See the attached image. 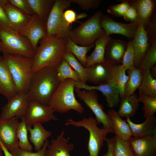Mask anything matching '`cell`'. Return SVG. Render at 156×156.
<instances>
[{
	"instance_id": "6da1fadb",
	"label": "cell",
	"mask_w": 156,
	"mask_h": 156,
	"mask_svg": "<svg viewBox=\"0 0 156 156\" xmlns=\"http://www.w3.org/2000/svg\"><path fill=\"white\" fill-rule=\"evenodd\" d=\"M67 37L46 36L40 40L33 58L34 74L45 67L56 68L58 66L66 51Z\"/></svg>"
},
{
	"instance_id": "7a4b0ae2",
	"label": "cell",
	"mask_w": 156,
	"mask_h": 156,
	"mask_svg": "<svg viewBox=\"0 0 156 156\" xmlns=\"http://www.w3.org/2000/svg\"><path fill=\"white\" fill-rule=\"evenodd\" d=\"M61 81L55 68L46 67L34 74L27 95L29 101L48 105L49 101Z\"/></svg>"
},
{
	"instance_id": "3957f363",
	"label": "cell",
	"mask_w": 156,
	"mask_h": 156,
	"mask_svg": "<svg viewBox=\"0 0 156 156\" xmlns=\"http://www.w3.org/2000/svg\"><path fill=\"white\" fill-rule=\"evenodd\" d=\"M0 52L33 58L35 51L29 40L9 26L0 24Z\"/></svg>"
},
{
	"instance_id": "277c9868",
	"label": "cell",
	"mask_w": 156,
	"mask_h": 156,
	"mask_svg": "<svg viewBox=\"0 0 156 156\" xmlns=\"http://www.w3.org/2000/svg\"><path fill=\"white\" fill-rule=\"evenodd\" d=\"M3 56L18 93L27 94L34 75L33 58L7 53Z\"/></svg>"
},
{
	"instance_id": "5b68a950",
	"label": "cell",
	"mask_w": 156,
	"mask_h": 156,
	"mask_svg": "<svg viewBox=\"0 0 156 156\" xmlns=\"http://www.w3.org/2000/svg\"><path fill=\"white\" fill-rule=\"evenodd\" d=\"M76 82L70 78L61 82L48 103L55 112L63 114L73 110L79 114L83 112V107L77 100L74 94Z\"/></svg>"
},
{
	"instance_id": "8992f818",
	"label": "cell",
	"mask_w": 156,
	"mask_h": 156,
	"mask_svg": "<svg viewBox=\"0 0 156 156\" xmlns=\"http://www.w3.org/2000/svg\"><path fill=\"white\" fill-rule=\"evenodd\" d=\"M102 13L97 11L86 21L81 23L76 28L71 29L68 37L77 44L90 46L100 37L105 34L100 23Z\"/></svg>"
},
{
	"instance_id": "52a82bcc",
	"label": "cell",
	"mask_w": 156,
	"mask_h": 156,
	"mask_svg": "<svg viewBox=\"0 0 156 156\" xmlns=\"http://www.w3.org/2000/svg\"><path fill=\"white\" fill-rule=\"evenodd\" d=\"M98 124L95 118L91 117L84 118L78 121L74 120L72 118L65 121L66 125L83 127L88 131L89 136L87 147L89 156H99L107 135L112 133L108 129L99 128Z\"/></svg>"
},
{
	"instance_id": "ba28073f",
	"label": "cell",
	"mask_w": 156,
	"mask_h": 156,
	"mask_svg": "<svg viewBox=\"0 0 156 156\" xmlns=\"http://www.w3.org/2000/svg\"><path fill=\"white\" fill-rule=\"evenodd\" d=\"M70 5L68 0H55L46 22L47 36L68 37L71 26L65 22L64 13Z\"/></svg>"
},
{
	"instance_id": "9c48e42d",
	"label": "cell",
	"mask_w": 156,
	"mask_h": 156,
	"mask_svg": "<svg viewBox=\"0 0 156 156\" xmlns=\"http://www.w3.org/2000/svg\"><path fill=\"white\" fill-rule=\"evenodd\" d=\"M74 90L78 97L83 101L94 114L98 124L101 123L103 128L109 129L112 133H114L112 122L107 114L104 111L102 105L99 103L96 90L86 91L75 88Z\"/></svg>"
},
{
	"instance_id": "30bf717a",
	"label": "cell",
	"mask_w": 156,
	"mask_h": 156,
	"mask_svg": "<svg viewBox=\"0 0 156 156\" xmlns=\"http://www.w3.org/2000/svg\"><path fill=\"white\" fill-rule=\"evenodd\" d=\"M54 110L49 105H43L38 102L30 101L25 118L27 129L37 122L45 123L58 118L54 114Z\"/></svg>"
},
{
	"instance_id": "8fae6325",
	"label": "cell",
	"mask_w": 156,
	"mask_h": 156,
	"mask_svg": "<svg viewBox=\"0 0 156 156\" xmlns=\"http://www.w3.org/2000/svg\"><path fill=\"white\" fill-rule=\"evenodd\" d=\"M29 102L27 94L18 93L8 100V103L3 106L0 118L14 117L21 119L25 118Z\"/></svg>"
},
{
	"instance_id": "7c38bea8",
	"label": "cell",
	"mask_w": 156,
	"mask_h": 156,
	"mask_svg": "<svg viewBox=\"0 0 156 156\" xmlns=\"http://www.w3.org/2000/svg\"><path fill=\"white\" fill-rule=\"evenodd\" d=\"M100 23L106 35L119 34L126 37L129 40H132L136 33L138 23H125L119 22L114 21L108 15L102 14Z\"/></svg>"
},
{
	"instance_id": "4fadbf2b",
	"label": "cell",
	"mask_w": 156,
	"mask_h": 156,
	"mask_svg": "<svg viewBox=\"0 0 156 156\" xmlns=\"http://www.w3.org/2000/svg\"><path fill=\"white\" fill-rule=\"evenodd\" d=\"M18 119L16 117L0 118V139L10 152L19 148L17 136Z\"/></svg>"
},
{
	"instance_id": "5bb4252c",
	"label": "cell",
	"mask_w": 156,
	"mask_h": 156,
	"mask_svg": "<svg viewBox=\"0 0 156 156\" xmlns=\"http://www.w3.org/2000/svg\"><path fill=\"white\" fill-rule=\"evenodd\" d=\"M18 32L29 40L36 51L40 40L47 36L46 23L36 15L34 14L27 24Z\"/></svg>"
},
{
	"instance_id": "9a60e30c",
	"label": "cell",
	"mask_w": 156,
	"mask_h": 156,
	"mask_svg": "<svg viewBox=\"0 0 156 156\" xmlns=\"http://www.w3.org/2000/svg\"><path fill=\"white\" fill-rule=\"evenodd\" d=\"M75 88L84 89L87 91L94 90L101 92L105 97L107 106L113 108L120 102L119 93L117 87L111 81L96 86H89L80 82H76Z\"/></svg>"
},
{
	"instance_id": "2e32d148",
	"label": "cell",
	"mask_w": 156,
	"mask_h": 156,
	"mask_svg": "<svg viewBox=\"0 0 156 156\" xmlns=\"http://www.w3.org/2000/svg\"><path fill=\"white\" fill-rule=\"evenodd\" d=\"M132 42L134 54V66L139 68L140 64L151 44L148 42L146 30L142 23H138Z\"/></svg>"
},
{
	"instance_id": "e0dca14e",
	"label": "cell",
	"mask_w": 156,
	"mask_h": 156,
	"mask_svg": "<svg viewBox=\"0 0 156 156\" xmlns=\"http://www.w3.org/2000/svg\"><path fill=\"white\" fill-rule=\"evenodd\" d=\"M127 142L135 156H156V134L141 138L132 136Z\"/></svg>"
},
{
	"instance_id": "ac0fdd59",
	"label": "cell",
	"mask_w": 156,
	"mask_h": 156,
	"mask_svg": "<svg viewBox=\"0 0 156 156\" xmlns=\"http://www.w3.org/2000/svg\"><path fill=\"white\" fill-rule=\"evenodd\" d=\"M111 66L105 61L85 67L87 81L98 85L110 81Z\"/></svg>"
},
{
	"instance_id": "d6986e66",
	"label": "cell",
	"mask_w": 156,
	"mask_h": 156,
	"mask_svg": "<svg viewBox=\"0 0 156 156\" xmlns=\"http://www.w3.org/2000/svg\"><path fill=\"white\" fill-rule=\"evenodd\" d=\"M64 130L63 129L56 138L52 139L46 149L44 156H72L70 152L74 148L73 143L64 137Z\"/></svg>"
},
{
	"instance_id": "ffe728a7",
	"label": "cell",
	"mask_w": 156,
	"mask_h": 156,
	"mask_svg": "<svg viewBox=\"0 0 156 156\" xmlns=\"http://www.w3.org/2000/svg\"><path fill=\"white\" fill-rule=\"evenodd\" d=\"M127 46L126 41L111 38L106 47L105 61L111 65L121 64Z\"/></svg>"
},
{
	"instance_id": "44dd1931",
	"label": "cell",
	"mask_w": 156,
	"mask_h": 156,
	"mask_svg": "<svg viewBox=\"0 0 156 156\" xmlns=\"http://www.w3.org/2000/svg\"><path fill=\"white\" fill-rule=\"evenodd\" d=\"M18 93L3 56H0V93L9 100Z\"/></svg>"
},
{
	"instance_id": "7402d4cb",
	"label": "cell",
	"mask_w": 156,
	"mask_h": 156,
	"mask_svg": "<svg viewBox=\"0 0 156 156\" xmlns=\"http://www.w3.org/2000/svg\"><path fill=\"white\" fill-rule=\"evenodd\" d=\"M3 8L10 24V27L18 31L28 22L32 15L27 14L13 6L8 2Z\"/></svg>"
},
{
	"instance_id": "603a6c76",
	"label": "cell",
	"mask_w": 156,
	"mask_h": 156,
	"mask_svg": "<svg viewBox=\"0 0 156 156\" xmlns=\"http://www.w3.org/2000/svg\"><path fill=\"white\" fill-rule=\"evenodd\" d=\"M126 122L129 125L133 136L138 138H144L156 134V118L155 115L146 118L145 121L140 124H135L129 118Z\"/></svg>"
},
{
	"instance_id": "cb8c5ba5",
	"label": "cell",
	"mask_w": 156,
	"mask_h": 156,
	"mask_svg": "<svg viewBox=\"0 0 156 156\" xmlns=\"http://www.w3.org/2000/svg\"><path fill=\"white\" fill-rule=\"evenodd\" d=\"M129 3L135 8L138 14V23L145 27L155 13L156 1L154 0H128Z\"/></svg>"
},
{
	"instance_id": "d4e9b609",
	"label": "cell",
	"mask_w": 156,
	"mask_h": 156,
	"mask_svg": "<svg viewBox=\"0 0 156 156\" xmlns=\"http://www.w3.org/2000/svg\"><path fill=\"white\" fill-rule=\"evenodd\" d=\"M107 114L113 124L114 133L115 135L128 141L133 136L130 126L126 121L123 120L115 110H108Z\"/></svg>"
},
{
	"instance_id": "484cf974",
	"label": "cell",
	"mask_w": 156,
	"mask_h": 156,
	"mask_svg": "<svg viewBox=\"0 0 156 156\" xmlns=\"http://www.w3.org/2000/svg\"><path fill=\"white\" fill-rule=\"evenodd\" d=\"M111 38L110 36H107L104 34L95 40L94 43V50L90 55L87 57L85 67L96 63L105 61L104 55L106 47Z\"/></svg>"
},
{
	"instance_id": "4316f807",
	"label": "cell",
	"mask_w": 156,
	"mask_h": 156,
	"mask_svg": "<svg viewBox=\"0 0 156 156\" xmlns=\"http://www.w3.org/2000/svg\"><path fill=\"white\" fill-rule=\"evenodd\" d=\"M33 128L27 129L30 134L29 137L33 144L35 150L37 151L41 149L46 140L50 137L52 133L46 130L40 122H37L33 125Z\"/></svg>"
},
{
	"instance_id": "83f0119b",
	"label": "cell",
	"mask_w": 156,
	"mask_h": 156,
	"mask_svg": "<svg viewBox=\"0 0 156 156\" xmlns=\"http://www.w3.org/2000/svg\"><path fill=\"white\" fill-rule=\"evenodd\" d=\"M138 96L134 93L124 96L120 99V104L117 113L121 117L130 118L134 116L139 107Z\"/></svg>"
},
{
	"instance_id": "f1b7e54d",
	"label": "cell",
	"mask_w": 156,
	"mask_h": 156,
	"mask_svg": "<svg viewBox=\"0 0 156 156\" xmlns=\"http://www.w3.org/2000/svg\"><path fill=\"white\" fill-rule=\"evenodd\" d=\"M111 66L110 80L116 85L120 97L122 98L124 97L125 86L128 79V77L126 74V70L122 64Z\"/></svg>"
},
{
	"instance_id": "f546056e",
	"label": "cell",
	"mask_w": 156,
	"mask_h": 156,
	"mask_svg": "<svg viewBox=\"0 0 156 156\" xmlns=\"http://www.w3.org/2000/svg\"><path fill=\"white\" fill-rule=\"evenodd\" d=\"M33 13L46 23L55 0H27Z\"/></svg>"
},
{
	"instance_id": "4dcf8cb0",
	"label": "cell",
	"mask_w": 156,
	"mask_h": 156,
	"mask_svg": "<svg viewBox=\"0 0 156 156\" xmlns=\"http://www.w3.org/2000/svg\"><path fill=\"white\" fill-rule=\"evenodd\" d=\"M142 79L138 89L139 95H146L156 98V79L152 75L150 70H141Z\"/></svg>"
},
{
	"instance_id": "1f68e13d",
	"label": "cell",
	"mask_w": 156,
	"mask_h": 156,
	"mask_svg": "<svg viewBox=\"0 0 156 156\" xmlns=\"http://www.w3.org/2000/svg\"><path fill=\"white\" fill-rule=\"evenodd\" d=\"M127 71L128 79L125 87L124 97L134 93L140 86L142 79V71L140 68L134 67Z\"/></svg>"
},
{
	"instance_id": "d6a6232c",
	"label": "cell",
	"mask_w": 156,
	"mask_h": 156,
	"mask_svg": "<svg viewBox=\"0 0 156 156\" xmlns=\"http://www.w3.org/2000/svg\"><path fill=\"white\" fill-rule=\"evenodd\" d=\"M94 47V44L88 46L79 45L74 42L68 37L67 38L66 51L72 53L85 67L86 64L87 54Z\"/></svg>"
},
{
	"instance_id": "836d02e7",
	"label": "cell",
	"mask_w": 156,
	"mask_h": 156,
	"mask_svg": "<svg viewBox=\"0 0 156 156\" xmlns=\"http://www.w3.org/2000/svg\"><path fill=\"white\" fill-rule=\"evenodd\" d=\"M19 123L17 130L19 147L25 151H32V146L29 142L27 136V129L25 118Z\"/></svg>"
},
{
	"instance_id": "e575fe53",
	"label": "cell",
	"mask_w": 156,
	"mask_h": 156,
	"mask_svg": "<svg viewBox=\"0 0 156 156\" xmlns=\"http://www.w3.org/2000/svg\"><path fill=\"white\" fill-rule=\"evenodd\" d=\"M56 69L58 77L61 82L68 78L73 79L76 82L81 81L77 73L63 58Z\"/></svg>"
},
{
	"instance_id": "d590c367",
	"label": "cell",
	"mask_w": 156,
	"mask_h": 156,
	"mask_svg": "<svg viewBox=\"0 0 156 156\" xmlns=\"http://www.w3.org/2000/svg\"><path fill=\"white\" fill-rule=\"evenodd\" d=\"M64 59L79 75L81 82L86 84L87 82L85 67L71 52L66 51L63 56Z\"/></svg>"
},
{
	"instance_id": "8d00e7d4",
	"label": "cell",
	"mask_w": 156,
	"mask_h": 156,
	"mask_svg": "<svg viewBox=\"0 0 156 156\" xmlns=\"http://www.w3.org/2000/svg\"><path fill=\"white\" fill-rule=\"evenodd\" d=\"M156 63V41L153 42L146 52L139 66L141 70H150Z\"/></svg>"
},
{
	"instance_id": "74e56055",
	"label": "cell",
	"mask_w": 156,
	"mask_h": 156,
	"mask_svg": "<svg viewBox=\"0 0 156 156\" xmlns=\"http://www.w3.org/2000/svg\"><path fill=\"white\" fill-rule=\"evenodd\" d=\"M138 102L144 104V117L145 118L155 115L156 112V98H152L146 95H140L137 98Z\"/></svg>"
},
{
	"instance_id": "f35d334b",
	"label": "cell",
	"mask_w": 156,
	"mask_h": 156,
	"mask_svg": "<svg viewBox=\"0 0 156 156\" xmlns=\"http://www.w3.org/2000/svg\"><path fill=\"white\" fill-rule=\"evenodd\" d=\"M115 141L113 149L114 156H135L128 142L118 136H115Z\"/></svg>"
},
{
	"instance_id": "ab89813d",
	"label": "cell",
	"mask_w": 156,
	"mask_h": 156,
	"mask_svg": "<svg viewBox=\"0 0 156 156\" xmlns=\"http://www.w3.org/2000/svg\"><path fill=\"white\" fill-rule=\"evenodd\" d=\"M134 54L132 40H130L127 42V48L121 64L123 68L126 70H130L134 67Z\"/></svg>"
},
{
	"instance_id": "60d3db41",
	"label": "cell",
	"mask_w": 156,
	"mask_h": 156,
	"mask_svg": "<svg viewBox=\"0 0 156 156\" xmlns=\"http://www.w3.org/2000/svg\"><path fill=\"white\" fill-rule=\"evenodd\" d=\"M120 1V3L109 6L107 9L108 13L116 17H123L130 4L128 0Z\"/></svg>"
},
{
	"instance_id": "b9f144b4",
	"label": "cell",
	"mask_w": 156,
	"mask_h": 156,
	"mask_svg": "<svg viewBox=\"0 0 156 156\" xmlns=\"http://www.w3.org/2000/svg\"><path fill=\"white\" fill-rule=\"evenodd\" d=\"M49 141L47 139L44 142L41 149L36 152L23 150L19 148L10 151L14 156H44V152Z\"/></svg>"
},
{
	"instance_id": "7bdbcfd3",
	"label": "cell",
	"mask_w": 156,
	"mask_h": 156,
	"mask_svg": "<svg viewBox=\"0 0 156 156\" xmlns=\"http://www.w3.org/2000/svg\"><path fill=\"white\" fill-rule=\"evenodd\" d=\"M70 3L77 5L82 9L86 10L96 8L98 7L101 0H68Z\"/></svg>"
},
{
	"instance_id": "ee69618b",
	"label": "cell",
	"mask_w": 156,
	"mask_h": 156,
	"mask_svg": "<svg viewBox=\"0 0 156 156\" xmlns=\"http://www.w3.org/2000/svg\"><path fill=\"white\" fill-rule=\"evenodd\" d=\"M155 13L145 27V29H146V30L150 44L153 42L156 41V17Z\"/></svg>"
},
{
	"instance_id": "f6af8a7d",
	"label": "cell",
	"mask_w": 156,
	"mask_h": 156,
	"mask_svg": "<svg viewBox=\"0 0 156 156\" xmlns=\"http://www.w3.org/2000/svg\"><path fill=\"white\" fill-rule=\"evenodd\" d=\"M11 4L28 14L34 15L27 0H8Z\"/></svg>"
},
{
	"instance_id": "bcb514c9",
	"label": "cell",
	"mask_w": 156,
	"mask_h": 156,
	"mask_svg": "<svg viewBox=\"0 0 156 156\" xmlns=\"http://www.w3.org/2000/svg\"><path fill=\"white\" fill-rule=\"evenodd\" d=\"M129 4L123 18L125 21L129 22V23H138L139 18L137 11L133 5Z\"/></svg>"
},
{
	"instance_id": "7dc6e473",
	"label": "cell",
	"mask_w": 156,
	"mask_h": 156,
	"mask_svg": "<svg viewBox=\"0 0 156 156\" xmlns=\"http://www.w3.org/2000/svg\"><path fill=\"white\" fill-rule=\"evenodd\" d=\"M77 15L75 12L71 9H67L64 13L65 21L68 26H70L74 22L77 21Z\"/></svg>"
},
{
	"instance_id": "c3c4849f",
	"label": "cell",
	"mask_w": 156,
	"mask_h": 156,
	"mask_svg": "<svg viewBox=\"0 0 156 156\" xmlns=\"http://www.w3.org/2000/svg\"><path fill=\"white\" fill-rule=\"evenodd\" d=\"M115 141V136L112 138H106L105 141L107 144V151L106 153L103 154L102 156H114L113 149Z\"/></svg>"
},
{
	"instance_id": "681fc988",
	"label": "cell",
	"mask_w": 156,
	"mask_h": 156,
	"mask_svg": "<svg viewBox=\"0 0 156 156\" xmlns=\"http://www.w3.org/2000/svg\"><path fill=\"white\" fill-rule=\"evenodd\" d=\"M0 24L10 27V24L3 8L0 5Z\"/></svg>"
},
{
	"instance_id": "f907efd6",
	"label": "cell",
	"mask_w": 156,
	"mask_h": 156,
	"mask_svg": "<svg viewBox=\"0 0 156 156\" xmlns=\"http://www.w3.org/2000/svg\"><path fill=\"white\" fill-rule=\"evenodd\" d=\"M0 145L5 156H14L5 146L0 139Z\"/></svg>"
},
{
	"instance_id": "816d5d0a",
	"label": "cell",
	"mask_w": 156,
	"mask_h": 156,
	"mask_svg": "<svg viewBox=\"0 0 156 156\" xmlns=\"http://www.w3.org/2000/svg\"><path fill=\"white\" fill-rule=\"evenodd\" d=\"M151 74L153 77L156 78V64L152 67L150 69Z\"/></svg>"
},
{
	"instance_id": "f5cc1de1",
	"label": "cell",
	"mask_w": 156,
	"mask_h": 156,
	"mask_svg": "<svg viewBox=\"0 0 156 156\" xmlns=\"http://www.w3.org/2000/svg\"><path fill=\"white\" fill-rule=\"evenodd\" d=\"M87 16V14L85 13H82L80 14H79L77 15L76 19L77 20L86 17Z\"/></svg>"
},
{
	"instance_id": "db71d44e",
	"label": "cell",
	"mask_w": 156,
	"mask_h": 156,
	"mask_svg": "<svg viewBox=\"0 0 156 156\" xmlns=\"http://www.w3.org/2000/svg\"><path fill=\"white\" fill-rule=\"evenodd\" d=\"M3 151L0 145V156H3Z\"/></svg>"
}]
</instances>
